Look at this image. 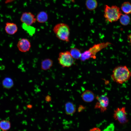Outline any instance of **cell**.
Segmentation results:
<instances>
[{"instance_id":"cell-15","label":"cell","mask_w":131,"mask_h":131,"mask_svg":"<svg viewBox=\"0 0 131 131\" xmlns=\"http://www.w3.org/2000/svg\"><path fill=\"white\" fill-rule=\"evenodd\" d=\"M36 20L40 23H44L47 21L48 16L45 12L42 11L39 12L37 15L36 17Z\"/></svg>"},{"instance_id":"cell-6","label":"cell","mask_w":131,"mask_h":131,"mask_svg":"<svg viewBox=\"0 0 131 131\" xmlns=\"http://www.w3.org/2000/svg\"><path fill=\"white\" fill-rule=\"evenodd\" d=\"M97 102L94 108L99 109L102 112L106 111L109 105V99L108 97L105 95H102L96 97Z\"/></svg>"},{"instance_id":"cell-18","label":"cell","mask_w":131,"mask_h":131,"mask_svg":"<svg viewBox=\"0 0 131 131\" xmlns=\"http://www.w3.org/2000/svg\"><path fill=\"white\" fill-rule=\"evenodd\" d=\"M2 85L4 88L6 89H10L13 86V82L11 78L6 77L2 81Z\"/></svg>"},{"instance_id":"cell-20","label":"cell","mask_w":131,"mask_h":131,"mask_svg":"<svg viewBox=\"0 0 131 131\" xmlns=\"http://www.w3.org/2000/svg\"><path fill=\"white\" fill-rule=\"evenodd\" d=\"M121 24L124 26L128 25L130 22V18L127 14H122L119 19Z\"/></svg>"},{"instance_id":"cell-8","label":"cell","mask_w":131,"mask_h":131,"mask_svg":"<svg viewBox=\"0 0 131 131\" xmlns=\"http://www.w3.org/2000/svg\"><path fill=\"white\" fill-rule=\"evenodd\" d=\"M20 20L23 23L28 25H31L35 23L36 18L34 15L30 12H25L22 15Z\"/></svg>"},{"instance_id":"cell-24","label":"cell","mask_w":131,"mask_h":131,"mask_svg":"<svg viewBox=\"0 0 131 131\" xmlns=\"http://www.w3.org/2000/svg\"><path fill=\"white\" fill-rule=\"evenodd\" d=\"M127 39L129 43L131 46V33L128 35Z\"/></svg>"},{"instance_id":"cell-17","label":"cell","mask_w":131,"mask_h":131,"mask_svg":"<svg viewBox=\"0 0 131 131\" xmlns=\"http://www.w3.org/2000/svg\"><path fill=\"white\" fill-rule=\"evenodd\" d=\"M11 124L10 122L6 120H3L0 121V129L2 131H7L10 128Z\"/></svg>"},{"instance_id":"cell-4","label":"cell","mask_w":131,"mask_h":131,"mask_svg":"<svg viewBox=\"0 0 131 131\" xmlns=\"http://www.w3.org/2000/svg\"><path fill=\"white\" fill-rule=\"evenodd\" d=\"M58 60L59 64L64 67H70L74 62V59L69 51L60 52L59 54Z\"/></svg>"},{"instance_id":"cell-12","label":"cell","mask_w":131,"mask_h":131,"mask_svg":"<svg viewBox=\"0 0 131 131\" xmlns=\"http://www.w3.org/2000/svg\"><path fill=\"white\" fill-rule=\"evenodd\" d=\"M65 109L66 114L67 115H71L75 113L76 108L73 103L68 101L65 104Z\"/></svg>"},{"instance_id":"cell-11","label":"cell","mask_w":131,"mask_h":131,"mask_svg":"<svg viewBox=\"0 0 131 131\" xmlns=\"http://www.w3.org/2000/svg\"><path fill=\"white\" fill-rule=\"evenodd\" d=\"M5 30L6 33L9 35H13L17 31L18 28L16 24L12 23H6Z\"/></svg>"},{"instance_id":"cell-3","label":"cell","mask_w":131,"mask_h":131,"mask_svg":"<svg viewBox=\"0 0 131 131\" xmlns=\"http://www.w3.org/2000/svg\"><path fill=\"white\" fill-rule=\"evenodd\" d=\"M53 31L59 39L66 42L69 41L70 30L67 24L64 23L58 24L55 26Z\"/></svg>"},{"instance_id":"cell-16","label":"cell","mask_w":131,"mask_h":131,"mask_svg":"<svg viewBox=\"0 0 131 131\" xmlns=\"http://www.w3.org/2000/svg\"><path fill=\"white\" fill-rule=\"evenodd\" d=\"M122 11L125 14H131V4L129 2H124L121 7Z\"/></svg>"},{"instance_id":"cell-14","label":"cell","mask_w":131,"mask_h":131,"mask_svg":"<svg viewBox=\"0 0 131 131\" xmlns=\"http://www.w3.org/2000/svg\"><path fill=\"white\" fill-rule=\"evenodd\" d=\"M85 4L87 9L90 11L95 9L98 5L97 0H86Z\"/></svg>"},{"instance_id":"cell-22","label":"cell","mask_w":131,"mask_h":131,"mask_svg":"<svg viewBox=\"0 0 131 131\" xmlns=\"http://www.w3.org/2000/svg\"><path fill=\"white\" fill-rule=\"evenodd\" d=\"M115 126L114 124H109L103 131H114Z\"/></svg>"},{"instance_id":"cell-10","label":"cell","mask_w":131,"mask_h":131,"mask_svg":"<svg viewBox=\"0 0 131 131\" xmlns=\"http://www.w3.org/2000/svg\"><path fill=\"white\" fill-rule=\"evenodd\" d=\"M81 97L83 100L86 102L92 101L95 98V95L93 92L90 90L84 91L82 94Z\"/></svg>"},{"instance_id":"cell-21","label":"cell","mask_w":131,"mask_h":131,"mask_svg":"<svg viewBox=\"0 0 131 131\" xmlns=\"http://www.w3.org/2000/svg\"><path fill=\"white\" fill-rule=\"evenodd\" d=\"M22 26L23 29L26 31L30 35H32L35 32V28L30 25H28L23 23Z\"/></svg>"},{"instance_id":"cell-25","label":"cell","mask_w":131,"mask_h":131,"mask_svg":"<svg viewBox=\"0 0 131 131\" xmlns=\"http://www.w3.org/2000/svg\"><path fill=\"white\" fill-rule=\"evenodd\" d=\"M46 97H47L46 98V99L47 101H50V97H49V96H47Z\"/></svg>"},{"instance_id":"cell-5","label":"cell","mask_w":131,"mask_h":131,"mask_svg":"<svg viewBox=\"0 0 131 131\" xmlns=\"http://www.w3.org/2000/svg\"><path fill=\"white\" fill-rule=\"evenodd\" d=\"M107 45L102 43L95 45L90 48L92 50L90 49L82 54L80 58L81 60L84 61L90 58H95L96 53Z\"/></svg>"},{"instance_id":"cell-7","label":"cell","mask_w":131,"mask_h":131,"mask_svg":"<svg viewBox=\"0 0 131 131\" xmlns=\"http://www.w3.org/2000/svg\"><path fill=\"white\" fill-rule=\"evenodd\" d=\"M113 117L116 120L122 124L128 122L125 108H118L114 111Z\"/></svg>"},{"instance_id":"cell-9","label":"cell","mask_w":131,"mask_h":131,"mask_svg":"<svg viewBox=\"0 0 131 131\" xmlns=\"http://www.w3.org/2000/svg\"><path fill=\"white\" fill-rule=\"evenodd\" d=\"M17 45L19 50L23 52L29 51L31 47L30 42L28 39L25 38L20 40L18 42Z\"/></svg>"},{"instance_id":"cell-2","label":"cell","mask_w":131,"mask_h":131,"mask_svg":"<svg viewBox=\"0 0 131 131\" xmlns=\"http://www.w3.org/2000/svg\"><path fill=\"white\" fill-rule=\"evenodd\" d=\"M104 16L107 21L112 23L119 19L122 14L120 8L115 5H106L104 7Z\"/></svg>"},{"instance_id":"cell-1","label":"cell","mask_w":131,"mask_h":131,"mask_svg":"<svg viewBox=\"0 0 131 131\" xmlns=\"http://www.w3.org/2000/svg\"><path fill=\"white\" fill-rule=\"evenodd\" d=\"M131 76V72L126 66H119L113 69L111 77L114 82L122 84L128 81Z\"/></svg>"},{"instance_id":"cell-23","label":"cell","mask_w":131,"mask_h":131,"mask_svg":"<svg viewBox=\"0 0 131 131\" xmlns=\"http://www.w3.org/2000/svg\"><path fill=\"white\" fill-rule=\"evenodd\" d=\"M89 131H101V130L99 128L95 127L91 129Z\"/></svg>"},{"instance_id":"cell-13","label":"cell","mask_w":131,"mask_h":131,"mask_svg":"<svg viewBox=\"0 0 131 131\" xmlns=\"http://www.w3.org/2000/svg\"><path fill=\"white\" fill-rule=\"evenodd\" d=\"M53 63V61L49 58L45 59L41 62V68L44 70L49 69L52 66Z\"/></svg>"},{"instance_id":"cell-27","label":"cell","mask_w":131,"mask_h":131,"mask_svg":"<svg viewBox=\"0 0 131 131\" xmlns=\"http://www.w3.org/2000/svg\"></svg>"},{"instance_id":"cell-26","label":"cell","mask_w":131,"mask_h":131,"mask_svg":"<svg viewBox=\"0 0 131 131\" xmlns=\"http://www.w3.org/2000/svg\"><path fill=\"white\" fill-rule=\"evenodd\" d=\"M14 0H6L5 1L6 3H8Z\"/></svg>"},{"instance_id":"cell-19","label":"cell","mask_w":131,"mask_h":131,"mask_svg":"<svg viewBox=\"0 0 131 131\" xmlns=\"http://www.w3.org/2000/svg\"><path fill=\"white\" fill-rule=\"evenodd\" d=\"M70 52L74 59H77L80 58L82 53L79 49L75 48H72L71 49Z\"/></svg>"}]
</instances>
